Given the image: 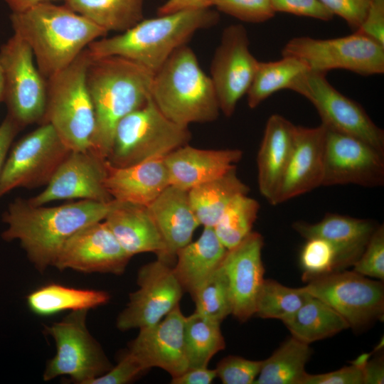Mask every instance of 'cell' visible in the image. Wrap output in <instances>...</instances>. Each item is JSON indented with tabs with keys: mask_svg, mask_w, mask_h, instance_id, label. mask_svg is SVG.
Segmentation results:
<instances>
[{
	"mask_svg": "<svg viewBox=\"0 0 384 384\" xmlns=\"http://www.w3.org/2000/svg\"><path fill=\"white\" fill-rule=\"evenodd\" d=\"M113 200L101 203L80 200L53 207L33 206L18 198L3 213L6 225L1 238L18 241L29 261L40 272L53 266L65 242L82 228L104 220Z\"/></svg>",
	"mask_w": 384,
	"mask_h": 384,
	"instance_id": "cell-1",
	"label": "cell"
},
{
	"mask_svg": "<svg viewBox=\"0 0 384 384\" xmlns=\"http://www.w3.org/2000/svg\"><path fill=\"white\" fill-rule=\"evenodd\" d=\"M14 33L30 46L42 75L48 79L69 65L107 32L65 5L51 1L11 13Z\"/></svg>",
	"mask_w": 384,
	"mask_h": 384,
	"instance_id": "cell-2",
	"label": "cell"
},
{
	"mask_svg": "<svg viewBox=\"0 0 384 384\" xmlns=\"http://www.w3.org/2000/svg\"><path fill=\"white\" fill-rule=\"evenodd\" d=\"M152 77L149 70L127 58L90 56L86 78L96 122L91 152L107 159L117 124L147 102Z\"/></svg>",
	"mask_w": 384,
	"mask_h": 384,
	"instance_id": "cell-3",
	"label": "cell"
},
{
	"mask_svg": "<svg viewBox=\"0 0 384 384\" xmlns=\"http://www.w3.org/2000/svg\"><path fill=\"white\" fill-rule=\"evenodd\" d=\"M210 8L188 9L142 19L112 37H102L87 48L92 58L116 55L130 60L153 75L198 31L217 23Z\"/></svg>",
	"mask_w": 384,
	"mask_h": 384,
	"instance_id": "cell-4",
	"label": "cell"
},
{
	"mask_svg": "<svg viewBox=\"0 0 384 384\" xmlns=\"http://www.w3.org/2000/svg\"><path fill=\"white\" fill-rule=\"evenodd\" d=\"M150 97L167 118L183 126L213 122L220 112L211 79L186 45L177 48L153 75Z\"/></svg>",
	"mask_w": 384,
	"mask_h": 384,
	"instance_id": "cell-5",
	"label": "cell"
},
{
	"mask_svg": "<svg viewBox=\"0 0 384 384\" xmlns=\"http://www.w3.org/2000/svg\"><path fill=\"white\" fill-rule=\"evenodd\" d=\"M90 60L86 48L46 80L42 123L50 124L70 151H90L95 131V114L86 78Z\"/></svg>",
	"mask_w": 384,
	"mask_h": 384,
	"instance_id": "cell-6",
	"label": "cell"
},
{
	"mask_svg": "<svg viewBox=\"0 0 384 384\" xmlns=\"http://www.w3.org/2000/svg\"><path fill=\"white\" fill-rule=\"evenodd\" d=\"M188 127L174 122L156 107L151 97L117 124L107 161L124 167L166 156L191 139Z\"/></svg>",
	"mask_w": 384,
	"mask_h": 384,
	"instance_id": "cell-7",
	"label": "cell"
},
{
	"mask_svg": "<svg viewBox=\"0 0 384 384\" xmlns=\"http://www.w3.org/2000/svg\"><path fill=\"white\" fill-rule=\"evenodd\" d=\"M87 311H71L61 321L45 326L44 331L55 341L56 353L46 365L44 381L64 375L77 384H90L112 367L87 327Z\"/></svg>",
	"mask_w": 384,
	"mask_h": 384,
	"instance_id": "cell-8",
	"label": "cell"
},
{
	"mask_svg": "<svg viewBox=\"0 0 384 384\" xmlns=\"http://www.w3.org/2000/svg\"><path fill=\"white\" fill-rule=\"evenodd\" d=\"M282 55L297 58L309 70L324 74L334 69L364 76L384 73V46L356 32L329 39L295 37L285 44Z\"/></svg>",
	"mask_w": 384,
	"mask_h": 384,
	"instance_id": "cell-9",
	"label": "cell"
},
{
	"mask_svg": "<svg viewBox=\"0 0 384 384\" xmlns=\"http://www.w3.org/2000/svg\"><path fill=\"white\" fill-rule=\"evenodd\" d=\"M0 66L4 78V100L8 115L19 127L42 123L47 83L35 63L30 46L14 33L0 49Z\"/></svg>",
	"mask_w": 384,
	"mask_h": 384,
	"instance_id": "cell-10",
	"label": "cell"
},
{
	"mask_svg": "<svg viewBox=\"0 0 384 384\" xmlns=\"http://www.w3.org/2000/svg\"><path fill=\"white\" fill-rule=\"evenodd\" d=\"M302 288L333 308L358 330L383 318L384 287L381 281L355 271H335L306 282Z\"/></svg>",
	"mask_w": 384,
	"mask_h": 384,
	"instance_id": "cell-11",
	"label": "cell"
},
{
	"mask_svg": "<svg viewBox=\"0 0 384 384\" xmlns=\"http://www.w3.org/2000/svg\"><path fill=\"white\" fill-rule=\"evenodd\" d=\"M314 106L326 129L357 137L384 154V132L356 101L327 80L326 74L309 70L298 77L290 89Z\"/></svg>",
	"mask_w": 384,
	"mask_h": 384,
	"instance_id": "cell-12",
	"label": "cell"
},
{
	"mask_svg": "<svg viewBox=\"0 0 384 384\" xmlns=\"http://www.w3.org/2000/svg\"><path fill=\"white\" fill-rule=\"evenodd\" d=\"M70 152L50 124H41L8 153L0 178V197L16 188L46 185Z\"/></svg>",
	"mask_w": 384,
	"mask_h": 384,
	"instance_id": "cell-13",
	"label": "cell"
},
{
	"mask_svg": "<svg viewBox=\"0 0 384 384\" xmlns=\"http://www.w3.org/2000/svg\"><path fill=\"white\" fill-rule=\"evenodd\" d=\"M138 289L129 294L126 307L118 315L117 329H142L160 321L179 305L183 289L169 263L157 259L141 267Z\"/></svg>",
	"mask_w": 384,
	"mask_h": 384,
	"instance_id": "cell-14",
	"label": "cell"
},
{
	"mask_svg": "<svg viewBox=\"0 0 384 384\" xmlns=\"http://www.w3.org/2000/svg\"><path fill=\"white\" fill-rule=\"evenodd\" d=\"M245 28L240 24L226 27L210 65V79L220 111L226 117L235 112L240 100L250 88L259 62L249 48Z\"/></svg>",
	"mask_w": 384,
	"mask_h": 384,
	"instance_id": "cell-15",
	"label": "cell"
},
{
	"mask_svg": "<svg viewBox=\"0 0 384 384\" xmlns=\"http://www.w3.org/2000/svg\"><path fill=\"white\" fill-rule=\"evenodd\" d=\"M344 184L383 186L384 154L357 137L326 129L322 186Z\"/></svg>",
	"mask_w": 384,
	"mask_h": 384,
	"instance_id": "cell-16",
	"label": "cell"
},
{
	"mask_svg": "<svg viewBox=\"0 0 384 384\" xmlns=\"http://www.w3.org/2000/svg\"><path fill=\"white\" fill-rule=\"evenodd\" d=\"M104 220L73 235L61 248L53 267L85 273H124L130 259Z\"/></svg>",
	"mask_w": 384,
	"mask_h": 384,
	"instance_id": "cell-17",
	"label": "cell"
},
{
	"mask_svg": "<svg viewBox=\"0 0 384 384\" xmlns=\"http://www.w3.org/2000/svg\"><path fill=\"white\" fill-rule=\"evenodd\" d=\"M105 161L90 151H70L44 190L28 201L36 206L68 199L112 201L104 182Z\"/></svg>",
	"mask_w": 384,
	"mask_h": 384,
	"instance_id": "cell-18",
	"label": "cell"
},
{
	"mask_svg": "<svg viewBox=\"0 0 384 384\" xmlns=\"http://www.w3.org/2000/svg\"><path fill=\"white\" fill-rule=\"evenodd\" d=\"M263 245L262 235L252 231L240 244L227 251L221 263L228 282L231 314L242 322L255 314L265 281Z\"/></svg>",
	"mask_w": 384,
	"mask_h": 384,
	"instance_id": "cell-19",
	"label": "cell"
},
{
	"mask_svg": "<svg viewBox=\"0 0 384 384\" xmlns=\"http://www.w3.org/2000/svg\"><path fill=\"white\" fill-rule=\"evenodd\" d=\"M185 318L176 306L158 323L139 329L128 351L148 370L158 367L172 378L182 374L188 368L183 340Z\"/></svg>",
	"mask_w": 384,
	"mask_h": 384,
	"instance_id": "cell-20",
	"label": "cell"
},
{
	"mask_svg": "<svg viewBox=\"0 0 384 384\" xmlns=\"http://www.w3.org/2000/svg\"><path fill=\"white\" fill-rule=\"evenodd\" d=\"M326 129L296 126L294 145L272 205L280 204L322 186Z\"/></svg>",
	"mask_w": 384,
	"mask_h": 384,
	"instance_id": "cell-21",
	"label": "cell"
},
{
	"mask_svg": "<svg viewBox=\"0 0 384 384\" xmlns=\"http://www.w3.org/2000/svg\"><path fill=\"white\" fill-rule=\"evenodd\" d=\"M378 225L374 221L337 213H327L316 223L297 221L292 228L307 239L328 241L336 252V271L353 265L360 257Z\"/></svg>",
	"mask_w": 384,
	"mask_h": 384,
	"instance_id": "cell-22",
	"label": "cell"
},
{
	"mask_svg": "<svg viewBox=\"0 0 384 384\" xmlns=\"http://www.w3.org/2000/svg\"><path fill=\"white\" fill-rule=\"evenodd\" d=\"M242 151L236 149H202L183 145L164 156L170 185L188 191L236 168Z\"/></svg>",
	"mask_w": 384,
	"mask_h": 384,
	"instance_id": "cell-23",
	"label": "cell"
},
{
	"mask_svg": "<svg viewBox=\"0 0 384 384\" xmlns=\"http://www.w3.org/2000/svg\"><path fill=\"white\" fill-rule=\"evenodd\" d=\"M164 158L124 167L113 166L106 160L104 182L111 198L148 206L170 185Z\"/></svg>",
	"mask_w": 384,
	"mask_h": 384,
	"instance_id": "cell-24",
	"label": "cell"
},
{
	"mask_svg": "<svg viewBox=\"0 0 384 384\" xmlns=\"http://www.w3.org/2000/svg\"><path fill=\"white\" fill-rule=\"evenodd\" d=\"M104 221L131 257L154 252L170 263L166 245L146 206L113 200Z\"/></svg>",
	"mask_w": 384,
	"mask_h": 384,
	"instance_id": "cell-25",
	"label": "cell"
},
{
	"mask_svg": "<svg viewBox=\"0 0 384 384\" xmlns=\"http://www.w3.org/2000/svg\"><path fill=\"white\" fill-rule=\"evenodd\" d=\"M296 126L280 114L267 121L257 156L260 194L272 204L292 154Z\"/></svg>",
	"mask_w": 384,
	"mask_h": 384,
	"instance_id": "cell-26",
	"label": "cell"
},
{
	"mask_svg": "<svg viewBox=\"0 0 384 384\" xmlns=\"http://www.w3.org/2000/svg\"><path fill=\"white\" fill-rule=\"evenodd\" d=\"M146 207L171 260L178 250L192 241L201 225L190 204L188 191L169 185Z\"/></svg>",
	"mask_w": 384,
	"mask_h": 384,
	"instance_id": "cell-27",
	"label": "cell"
},
{
	"mask_svg": "<svg viewBox=\"0 0 384 384\" xmlns=\"http://www.w3.org/2000/svg\"><path fill=\"white\" fill-rule=\"evenodd\" d=\"M228 250L213 228L203 227L200 237L178 250L174 274L183 289L192 296L221 265Z\"/></svg>",
	"mask_w": 384,
	"mask_h": 384,
	"instance_id": "cell-28",
	"label": "cell"
},
{
	"mask_svg": "<svg viewBox=\"0 0 384 384\" xmlns=\"http://www.w3.org/2000/svg\"><path fill=\"white\" fill-rule=\"evenodd\" d=\"M250 188L234 168L221 176L188 191L191 208L201 225L213 228L233 199Z\"/></svg>",
	"mask_w": 384,
	"mask_h": 384,
	"instance_id": "cell-29",
	"label": "cell"
},
{
	"mask_svg": "<svg viewBox=\"0 0 384 384\" xmlns=\"http://www.w3.org/2000/svg\"><path fill=\"white\" fill-rule=\"evenodd\" d=\"M110 299L103 290L78 289L51 283L42 286L26 297L33 314L48 316L64 311L89 310L107 304Z\"/></svg>",
	"mask_w": 384,
	"mask_h": 384,
	"instance_id": "cell-30",
	"label": "cell"
},
{
	"mask_svg": "<svg viewBox=\"0 0 384 384\" xmlns=\"http://www.w3.org/2000/svg\"><path fill=\"white\" fill-rule=\"evenodd\" d=\"M282 322L292 336L308 344L349 328L333 308L309 294L299 309Z\"/></svg>",
	"mask_w": 384,
	"mask_h": 384,
	"instance_id": "cell-31",
	"label": "cell"
},
{
	"mask_svg": "<svg viewBox=\"0 0 384 384\" xmlns=\"http://www.w3.org/2000/svg\"><path fill=\"white\" fill-rule=\"evenodd\" d=\"M64 5L105 30L123 32L143 19L144 0H63Z\"/></svg>",
	"mask_w": 384,
	"mask_h": 384,
	"instance_id": "cell-32",
	"label": "cell"
},
{
	"mask_svg": "<svg viewBox=\"0 0 384 384\" xmlns=\"http://www.w3.org/2000/svg\"><path fill=\"white\" fill-rule=\"evenodd\" d=\"M312 353L309 344L292 336L262 361L255 384H302Z\"/></svg>",
	"mask_w": 384,
	"mask_h": 384,
	"instance_id": "cell-33",
	"label": "cell"
},
{
	"mask_svg": "<svg viewBox=\"0 0 384 384\" xmlns=\"http://www.w3.org/2000/svg\"><path fill=\"white\" fill-rule=\"evenodd\" d=\"M309 70L304 62L292 56H282L275 61L259 62L247 92L249 107H257L277 91L289 90L294 80Z\"/></svg>",
	"mask_w": 384,
	"mask_h": 384,
	"instance_id": "cell-34",
	"label": "cell"
},
{
	"mask_svg": "<svg viewBox=\"0 0 384 384\" xmlns=\"http://www.w3.org/2000/svg\"><path fill=\"white\" fill-rule=\"evenodd\" d=\"M183 340L188 368L208 367L213 356L225 348L220 323L196 311L185 318Z\"/></svg>",
	"mask_w": 384,
	"mask_h": 384,
	"instance_id": "cell-35",
	"label": "cell"
},
{
	"mask_svg": "<svg viewBox=\"0 0 384 384\" xmlns=\"http://www.w3.org/2000/svg\"><path fill=\"white\" fill-rule=\"evenodd\" d=\"M259 209L258 201L247 194L238 195L229 203L213 228L228 250L240 244L252 232Z\"/></svg>",
	"mask_w": 384,
	"mask_h": 384,
	"instance_id": "cell-36",
	"label": "cell"
},
{
	"mask_svg": "<svg viewBox=\"0 0 384 384\" xmlns=\"http://www.w3.org/2000/svg\"><path fill=\"white\" fill-rule=\"evenodd\" d=\"M309 294L302 288L286 287L273 279H265L255 313L262 319L284 320L303 304Z\"/></svg>",
	"mask_w": 384,
	"mask_h": 384,
	"instance_id": "cell-37",
	"label": "cell"
},
{
	"mask_svg": "<svg viewBox=\"0 0 384 384\" xmlns=\"http://www.w3.org/2000/svg\"><path fill=\"white\" fill-rule=\"evenodd\" d=\"M191 297L196 304L195 311L206 317L221 324L231 314L228 282L221 265Z\"/></svg>",
	"mask_w": 384,
	"mask_h": 384,
	"instance_id": "cell-38",
	"label": "cell"
},
{
	"mask_svg": "<svg viewBox=\"0 0 384 384\" xmlns=\"http://www.w3.org/2000/svg\"><path fill=\"white\" fill-rule=\"evenodd\" d=\"M299 262L306 282L336 271V252L326 240L312 237L302 247Z\"/></svg>",
	"mask_w": 384,
	"mask_h": 384,
	"instance_id": "cell-39",
	"label": "cell"
},
{
	"mask_svg": "<svg viewBox=\"0 0 384 384\" xmlns=\"http://www.w3.org/2000/svg\"><path fill=\"white\" fill-rule=\"evenodd\" d=\"M206 6L249 23L265 22L275 14L270 0H208Z\"/></svg>",
	"mask_w": 384,
	"mask_h": 384,
	"instance_id": "cell-40",
	"label": "cell"
},
{
	"mask_svg": "<svg viewBox=\"0 0 384 384\" xmlns=\"http://www.w3.org/2000/svg\"><path fill=\"white\" fill-rule=\"evenodd\" d=\"M353 271L379 280L384 279V227L378 225L365 250L353 265Z\"/></svg>",
	"mask_w": 384,
	"mask_h": 384,
	"instance_id": "cell-41",
	"label": "cell"
},
{
	"mask_svg": "<svg viewBox=\"0 0 384 384\" xmlns=\"http://www.w3.org/2000/svg\"><path fill=\"white\" fill-rule=\"evenodd\" d=\"M262 361H252L237 356H228L217 365L216 371L224 384H252L257 378Z\"/></svg>",
	"mask_w": 384,
	"mask_h": 384,
	"instance_id": "cell-42",
	"label": "cell"
},
{
	"mask_svg": "<svg viewBox=\"0 0 384 384\" xmlns=\"http://www.w3.org/2000/svg\"><path fill=\"white\" fill-rule=\"evenodd\" d=\"M148 370L129 351L119 359L117 364L107 372L93 380L90 384H124L134 380Z\"/></svg>",
	"mask_w": 384,
	"mask_h": 384,
	"instance_id": "cell-43",
	"label": "cell"
},
{
	"mask_svg": "<svg viewBox=\"0 0 384 384\" xmlns=\"http://www.w3.org/2000/svg\"><path fill=\"white\" fill-rule=\"evenodd\" d=\"M274 11L330 21L334 14L319 0H270Z\"/></svg>",
	"mask_w": 384,
	"mask_h": 384,
	"instance_id": "cell-44",
	"label": "cell"
},
{
	"mask_svg": "<svg viewBox=\"0 0 384 384\" xmlns=\"http://www.w3.org/2000/svg\"><path fill=\"white\" fill-rule=\"evenodd\" d=\"M334 15L342 18L357 30L363 23L370 0H319Z\"/></svg>",
	"mask_w": 384,
	"mask_h": 384,
	"instance_id": "cell-45",
	"label": "cell"
},
{
	"mask_svg": "<svg viewBox=\"0 0 384 384\" xmlns=\"http://www.w3.org/2000/svg\"><path fill=\"white\" fill-rule=\"evenodd\" d=\"M302 384H363V367L352 363L326 373H306Z\"/></svg>",
	"mask_w": 384,
	"mask_h": 384,
	"instance_id": "cell-46",
	"label": "cell"
},
{
	"mask_svg": "<svg viewBox=\"0 0 384 384\" xmlns=\"http://www.w3.org/2000/svg\"><path fill=\"white\" fill-rule=\"evenodd\" d=\"M355 32L384 46V0H370L366 17Z\"/></svg>",
	"mask_w": 384,
	"mask_h": 384,
	"instance_id": "cell-47",
	"label": "cell"
},
{
	"mask_svg": "<svg viewBox=\"0 0 384 384\" xmlns=\"http://www.w3.org/2000/svg\"><path fill=\"white\" fill-rule=\"evenodd\" d=\"M217 377L215 369L208 367L188 368L182 374L174 377L173 384H210Z\"/></svg>",
	"mask_w": 384,
	"mask_h": 384,
	"instance_id": "cell-48",
	"label": "cell"
},
{
	"mask_svg": "<svg viewBox=\"0 0 384 384\" xmlns=\"http://www.w3.org/2000/svg\"><path fill=\"white\" fill-rule=\"evenodd\" d=\"M19 128L9 115L0 124V178L10 146Z\"/></svg>",
	"mask_w": 384,
	"mask_h": 384,
	"instance_id": "cell-49",
	"label": "cell"
},
{
	"mask_svg": "<svg viewBox=\"0 0 384 384\" xmlns=\"http://www.w3.org/2000/svg\"><path fill=\"white\" fill-rule=\"evenodd\" d=\"M208 0H167L157 10L158 15L188 9L208 8Z\"/></svg>",
	"mask_w": 384,
	"mask_h": 384,
	"instance_id": "cell-50",
	"label": "cell"
},
{
	"mask_svg": "<svg viewBox=\"0 0 384 384\" xmlns=\"http://www.w3.org/2000/svg\"><path fill=\"white\" fill-rule=\"evenodd\" d=\"M364 384H380L384 382V364L383 358L368 360L363 367Z\"/></svg>",
	"mask_w": 384,
	"mask_h": 384,
	"instance_id": "cell-51",
	"label": "cell"
},
{
	"mask_svg": "<svg viewBox=\"0 0 384 384\" xmlns=\"http://www.w3.org/2000/svg\"><path fill=\"white\" fill-rule=\"evenodd\" d=\"M11 10V13L26 11L38 4L58 0H4Z\"/></svg>",
	"mask_w": 384,
	"mask_h": 384,
	"instance_id": "cell-52",
	"label": "cell"
},
{
	"mask_svg": "<svg viewBox=\"0 0 384 384\" xmlns=\"http://www.w3.org/2000/svg\"><path fill=\"white\" fill-rule=\"evenodd\" d=\"M4 78L2 69L0 66V101L4 100Z\"/></svg>",
	"mask_w": 384,
	"mask_h": 384,
	"instance_id": "cell-53",
	"label": "cell"
}]
</instances>
